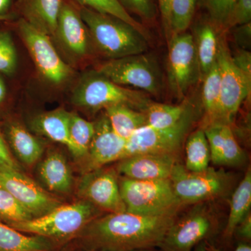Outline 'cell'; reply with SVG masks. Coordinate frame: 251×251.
<instances>
[{
	"mask_svg": "<svg viewBox=\"0 0 251 251\" xmlns=\"http://www.w3.org/2000/svg\"><path fill=\"white\" fill-rule=\"evenodd\" d=\"M231 175L224 170L209 167L205 171L191 172L176 163L170 181L183 205L200 204L227 196L232 186Z\"/></svg>",
	"mask_w": 251,
	"mask_h": 251,
	"instance_id": "cell-7",
	"label": "cell"
},
{
	"mask_svg": "<svg viewBox=\"0 0 251 251\" xmlns=\"http://www.w3.org/2000/svg\"><path fill=\"white\" fill-rule=\"evenodd\" d=\"M54 241L39 235H25L0 222V251H52Z\"/></svg>",
	"mask_w": 251,
	"mask_h": 251,
	"instance_id": "cell-24",
	"label": "cell"
},
{
	"mask_svg": "<svg viewBox=\"0 0 251 251\" xmlns=\"http://www.w3.org/2000/svg\"><path fill=\"white\" fill-rule=\"evenodd\" d=\"M193 251H207L206 250V243L202 242L201 244H198L197 247L195 248Z\"/></svg>",
	"mask_w": 251,
	"mask_h": 251,
	"instance_id": "cell-46",
	"label": "cell"
},
{
	"mask_svg": "<svg viewBox=\"0 0 251 251\" xmlns=\"http://www.w3.org/2000/svg\"><path fill=\"white\" fill-rule=\"evenodd\" d=\"M203 128L209 143L211 161L214 165L239 166L245 162V152L234 136L232 126L214 123Z\"/></svg>",
	"mask_w": 251,
	"mask_h": 251,
	"instance_id": "cell-18",
	"label": "cell"
},
{
	"mask_svg": "<svg viewBox=\"0 0 251 251\" xmlns=\"http://www.w3.org/2000/svg\"><path fill=\"white\" fill-rule=\"evenodd\" d=\"M219 31L207 18L197 23L195 27L194 34L192 35L202 78L217 62Z\"/></svg>",
	"mask_w": 251,
	"mask_h": 251,
	"instance_id": "cell-20",
	"label": "cell"
},
{
	"mask_svg": "<svg viewBox=\"0 0 251 251\" xmlns=\"http://www.w3.org/2000/svg\"><path fill=\"white\" fill-rule=\"evenodd\" d=\"M171 1L172 0H156L158 14L161 16L163 29L168 41L172 36L171 25H170Z\"/></svg>",
	"mask_w": 251,
	"mask_h": 251,
	"instance_id": "cell-39",
	"label": "cell"
},
{
	"mask_svg": "<svg viewBox=\"0 0 251 251\" xmlns=\"http://www.w3.org/2000/svg\"><path fill=\"white\" fill-rule=\"evenodd\" d=\"M206 247L207 251H221L214 247V246L209 245V244H206ZM234 251H251V247L249 244L242 243V244H239Z\"/></svg>",
	"mask_w": 251,
	"mask_h": 251,
	"instance_id": "cell-43",
	"label": "cell"
},
{
	"mask_svg": "<svg viewBox=\"0 0 251 251\" xmlns=\"http://www.w3.org/2000/svg\"><path fill=\"white\" fill-rule=\"evenodd\" d=\"M17 64V51L12 36L8 31H0V73L13 75Z\"/></svg>",
	"mask_w": 251,
	"mask_h": 251,
	"instance_id": "cell-35",
	"label": "cell"
},
{
	"mask_svg": "<svg viewBox=\"0 0 251 251\" xmlns=\"http://www.w3.org/2000/svg\"><path fill=\"white\" fill-rule=\"evenodd\" d=\"M168 80L175 97L183 98L201 77L193 35L179 33L168 41Z\"/></svg>",
	"mask_w": 251,
	"mask_h": 251,
	"instance_id": "cell-10",
	"label": "cell"
},
{
	"mask_svg": "<svg viewBox=\"0 0 251 251\" xmlns=\"http://www.w3.org/2000/svg\"><path fill=\"white\" fill-rule=\"evenodd\" d=\"M94 133V122L70 112L69 122V150L76 158L87 156Z\"/></svg>",
	"mask_w": 251,
	"mask_h": 251,
	"instance_id": "cell-29",
	"label": "cell"
},
{
	"mask_svg": "<svg viewBox=\"0 0 251 251\" xmlns=\"http://www.w3.org/2000/svg\"><path fill=\"white\" fill-rule=\"evenodd\" d=\"M185 168L191 172L205 171L211 162L210 150L204 128H198L188 135L186 143Z\"/></svg>",
	"mask_w": 251,
	"mask_h": 251,
	"instance_id": "cell-28",
	"label": "cell"
},
{
	"mask_svg": "<svg viewBox=\"0 0 251 251\" xmlns=\"http://www.w3.org/2000/svg\"><path fill=\"white\" fill-rule=\"evenodd\" d=\"M69 117L70 112L64 108L43 112L31 120V128L36 133L65 145L69 150Z\"/></svg>",
	"mask_w": 251,
	"mask_h": 251,
	"instance_id": "cell-22",
	"label": "cell"
},
{
	"mask_svg": "<svg viewBox=\"0 0 251 251\" xmlns=\"http://www.w3.org/2000/svg\"><path fill=\"white\" fill-rule=\"evenodd\" d=\"M175 216L109 213L95 218L81 231L91 251H133L159 247Z\"/></svg>",
	"mask_w": 251,
	"mask_h": 251,
	"instance_id": "cell-1",
	"label": "cell"
},
{
	"mask_svg": "<svg viewBox=\"0 0 251 251\" xmlns=\"http://www.w3.org/2000/svg\"><path fill=\"white\" fill-rule=\"evenodd\" d=\"M0 185L30 213L33 219L45 215L62 204L59 200L28 177L20 168H0Z\"/></svg>",
	"mask_w": 251,
	"mask_h": 251,
	"instance_id": "cell-13",
	"label": "cell"
},
{
	"mask_svg": "<svg viewBox=\"0 0 251 251\" xmlns=\"http://www.w3.org/2000/svg\"><path fill=\"white\" fill-rule=\"evenodd\" d=\"M72 103L78 108L97 112L115 105L144 111L151 100L142 91L117 85L97 72L86 75L75 87Z\"/></svg>",
	"mask_w": 251,
	"mask_h": 251,
	"instance_id": "cell-3",
	"label": "cell"
},
{
	"mask_svg": "<svg viewBox=\"0 0 251 251\" xmlns=\"http://www.w3.org/2000/svg\"><path fill=\"white\" fill-rule=\"evenodd\" d=\"M82 7L88 8L100 14L110 15L128 23L148 37L143 25L138 22L119 2L118 0H73Z\"/></svg>",
	"mask_w": 251,
	"mask_h": 251,
	"instance_id": "cell-31",
	"label": "cell"
},
{
	"mask_svg": "<svg viewBox=\"0 0 251 251\" xmlns=\"http://www.w3.org/2000/svg\"><path fill=\"white\" fill-rule=\"evenodd\" d=\"M198 0H172L170 25L172 35L185 32L192 23Z\"/></svg>",
	"mask_w": 251,
	"mask_h": 251,
	"instance_id": "cell-32",
	"label": "cell"
},
{
	"mask_svg": "<svg viewBox=\"0 0 251 251\" xmlns=\"http://www.w3.org/2000/svg\"><path fill=\"white\" fill-rule=\"evenodd\" d=\"M216 226L211 211L199 204L181 219H175L159 247L164 251H192L214 233Z\"/></svg>",
	"mask_w": 251,
	"mask_h": 251,
	"instance_id": "cell-11",
	"label": "cell"
},
{
	"mask_svg": "<svg viewBox=\"0 0 251 251\" xmlns=\"http://www.w3.org/2000/svg\"><path fill=\"white\" fill-rule=\"evenodd\" d=\"M196 112L189 103L184 116L173 126L154 128L146 125L126 140L124 158L140 153L176 155L196 122ZM123 158V159H124Z\"/></svg>",
	"mask_w": 251,
	"mask_h": 251,
	"instance_id": "cell-8",
	"label": "cell"
},
{
	"mask_svg": "<svg viewBox=\"0 0 251 251\" xmlns=\"http://www.w3.org/2000/svg\"><path fill=\"white\" fill-rule=\"evenodd\" d=\"M96 209L85 200L61 204L45 215L11 226L21 232L42 236L53 241L64 240L80 234L92 220Z\"/></svg>",
	"mask_w": 251,
	"mask_h": 251,
	"instance_id": "cell-5",
	"label": "cell"
},
{
	"mask_svg": "<svg viewBox=\"0 0 251 251\" xmlns=\"http://www.w3.org/2000/svg\"><path fill=\"white\" fill-rule=\"evenodd\" d=\"M201 100L206 119V125L222 123L221 104V77L218 62L202 77Z\"/></svg>",
	"mask_w": 251,
	"mask_h": 251,
	"instance_id": "cell-27",
	"label": "cell"
},
{
	"mask_svg": "<svg viewBox=\"0 0 251 251\" xmlns=\"http://www.w3.org/2000/svg\"><path fill=\"white\" fill-rule=\"evenodd\" d=\"M127 212L150 216H176L181 206L169 179L138 181L123 178L119 183Z\"/></svg>",
	"mask_w": 251,
	"mask_h": 251,
	"instance_id": "cell-4",
	"label": "cell"
},
{
	"mask_svg": "<svg viewBox=\"0 0 251 251\" xmlns=\"http://www.w3.org/2000/svg\"><path fill=\"white\" fill-rule=\"evenodd\" d=\"M94 124V136L86 156L88 158L89 171L120 161L125 157L126 140L114 132L105 114Z\"/></svg>",
	"mask_w": 251,
	"mask_h": 251,
	"instance_id": "cell-16",
	"label": "cell"
},
{
	"mask_svg": "<svg viewBox=\"0 0 251 251\" xmlns=\"http://www.w3.org/2000/svg\"><path fill=\"white\" fill-rule=\"evenodd\" d=\"M14 18V15L12 14L3 15V16H0V21H9Z\"/></svg>",
	"mask_w": 251,
	"mask_h": 251,
	"instance_id": "cell-47",
	"label": "cell"
},
{
	"mask_svg": "<svg viewBox=\"0 0 251 251\" xmlns=\"http://www.w3.org/2000/svg\"><path fill=\"white\" fill-rule=\"evenodd\" d=\"M105 114L112 130L126 140L136 130L147 125L145 112L125 105H115L105 109Z\"/></svg>",
	"mask_w": 251,
	"mask_h": 251,
	"instance_id": "cell-25",
	"label": "cell"
},
{
	"mask_svg": "<svg viewBox=\"0 0 251 251\" xmlns=\"http://www.w3.org/2000/svg\"><path fill=\"white\" fill-rule=\"evenodd\" d=\"M189 102L181 105L155 103L151 101L144 110L147 117V125L154 128H167L179 122L187 110Z\"/></svg>",
	"mask_w": 251,
	"mask_h": 251,
	"instance_id": "cell-30",
	"label": "cell"
},
{
	"mask_svg": "<svg viewBox=\"0 0 251 251\" xmlns=\"http://www.w3.org/2000/svg\"><path fill=\"white\" fill-rule=\"evenodd\" d=\"M128 13L139 16L143 21L153 23L158 15L156 0H118Z\"/></svg>",
	"mask_w": 251,
	"mask_h": 251,
	"instance_id": "cell-36",
	"label": "cell"
},
{
	"mask_svg": "<svg viewBox=\"0 0 251 251\" xmlns=\"http://www.w3.org/2000/svg\"><path fill=\"white\" fill-rule=\"evenodd\" d=\"M6 136L15 154L27 166H32L42 156V144L18 122L8 125Z\"/></svg>",
	"mask_w": 251,
	"mask_h": 251,
	"instance_id": "cell-23",
	"label": "cell"
},
{
	"mask_svg": "<svg viewBox=\"0 0 251 251\" xmlns=\"http://www.w3.org/2000/svg\"><path fill=\"white\" fill-rule=\"evenodd\" d=\"M54 37L64 49L76 58L87 55L90 46V34L82 21L80 11L71 3L62 1Z\"/></svg>",
	"mask_w": 251,
	"mask_h": 251,
	"instance_id": "cell-17",
	"label": "cell"
},
{
	"mask_svg": "<svg viewBox=\"0 0 251 251\" xmlns=\"http://www.w3.org/2000/svg\"><path fill=\"white\" fill-rule=\"evenodd\" d=\"M217 62L221 77L222 123L232 126L241 105L250 95L251 80L238 69L226 42L221 39Z\"/></svg>",
	"mask_w": 251,
	"mask_h": 251,
	"instance_id": "cell-12",
	"label": "cell"
},
{
	"mask_svg": "<svg viewBox=\"0 0 251 251\" xmlns=\"http://www.w3.org/2000/svg\"><path fill=\"white\" fill-rule=\"evenodd\" d=\"M79 11L92 41L109 59L146 52L148 36L128 23L82 6Z\"/></svg>",
	"mask_w": 251,
	"mask_h": 251,
	"instance_id": "cell-2",
	"label": "cell"
},
{
	"mask_svg": "<svg viewBox=\"0 0 251 251\" xmlns=\"http://www.w3.org/2000/svg\"><path fill=\"white\" fill-rule=\"evenodd\" d=\"M251 171L248 170L244 178L234 190L229 203L228 220L224 230V237L230 238L234 235L238 225L251 212Z\"/></svg>",
	"mask_w": 251,
	"mask_h": 251,
	"instance_id": "cell-26",
	"label": "cell"
},
{
	"mask_svg": "<svg viewBox=\"0 0 251 251\" xmlns=\"http://www.w3.org/2000/svg\"><path fill=\"white\" fill-rule=\"evenodd\" d=\"M234 28L233 35L238 45L242 49H247L251 46V22L236 26Z\"/></svg>",
	"mask_w": 251,
	"mask_h": 251,
	"instance_id": "cell-40",
	"label": "cell"
},
{
	"mask_svg": "<svg viewBox=\"0 0 251 251\" xmlns=\"http://www.w3.org/2000/svg\"><path fill=\"white\" fill-rule=\"evenodd\" d=\"M62 0H23L24 19L50 37L54 36Z\"/></svg>",
	"mask_w": 251,
	"mask_h": 251,
	"instance_id": "cell-21",
	"label": "cell"
},
{
	"mask_svg": "<svg viewBox=\"0 0 251 251\" xmlns=\"http://www.w3.org/2000/svg\"><path fill=\"white\" fill-rule=\"evenodd\" d=\"M251 22V0H236L227 29Z\"/></svg>",
	"mask_w": 251,
	"mask_h": 251,
	"instance_id": "cell-37",
	"label": "cell"
},
{
	"mask_svg": "<svg viewBox=\"0 0 251 251\" xmlns=\"http://www.w3.org/2000/svg\"><path fill=\"white\" fill-rule=\"evenodd\" d=\"M12 0H0V16L8 14Z\"/></svg>",
	"mask_w": 251,
	"mask_h": 251,
	"instance_id": "cell-44",
	"label": "cell"
},
{
	"mask_svg": "<svg viewBox=\"0 0 251 251\" xmlns=\"http://www.w3.org/2000/svg\"><path fill=\"white\" fill-rule=\"evenodd\" d=\"M6 92V86H5L4 80L0 77V103L4 100Z\"/></svg>",
	"mask_w": 251,
	"mask_h": 251,
	"instance_id": "cell-45",
	"label": "cell"
},
{
	"mask_svg": "<svg viewBox=\"0 0 251 251\" xmlns=\"http://www.w3.org/2000/svg\"><path fill=\"white\" fill-rule=\"evenodd\" d=\"M234 233H237L241 239L250 241L251 239V216L249 212L238 225Z\"/></svg>",
	"mask_w": 251,
	"mask_h": 251,
	"instance_id": "cell-42",
	"label": "cell"
},
{
	"mask_svg": "<svg viewBox=\"0 0 251 251\" xmlns=\"http://www.w3.org/2000/svg\"><path fill=\"white\" fill-rule=\"evenodd\" d=\"M151 251L148 250V249H142V250H136V251Z\"/></svg>",
	"mask_w": 251,
	"mask_h": 251,
	"instance_id": "cell-48",
	"label": "cell"
},
{
	"mask_svg": "<svg viewBox=\"0 0 251 251\" xmlns=\"http://www.w3.org/2000/svg\"><path fill=\"white\" fill-rule=\"evenodd\" d=\"M18 28L20 36L43 78L52 85H60L72 77L74 71L61 58L49 36L31 25L24 18L18 21Z\"/></svg>",
	"mask_w": 251,
	"mask_h": 251,
	"instance_id": "cell-9",
	"label": "cell"
},
{
	"mask_svg": "<svg viewBox=\"0 0 251 251\" xmlns=\"http://www.w3.org/2000/svg\"><path fill=\"white\" fill-rule=\"evenodd\" d=\"M77 190L82 200L109 213L126 211L113 170L99 168L90 171L81 179Z\"/></svg>",
	"mask_w": 251,
	"mask_h": 251,
	"instance_id": "cell-14",
	"label": "cell"
},
{
	"mask_svg": "<svg viewBox=\"0 0 251 251\" xmlns=\"http://www.w3.org/2000/svg\"><path fill=\"white\" fill-rule=\"evenodd\" d=\"M117 171L127 179L138 181L169 179L176 155L168 153H140L120 160Z\"/></svg>",
	"mask_w": 251,
	"mask_h": 251,
	"instance_id": "cell-15",
	"label": "cell"
},
{
	"mask_svg": "<svg viewBox=\"0 0 251 251\" xmlns=\"http://www.w3.org/2000/svg\"></svg>",
	"mask_w": 251,
	"mask_h": 251,
	"instance_id": "cell-49",
	"label": "cell"
},
{
	"mask_svg": "<svg viewBox=\"0 0 251 251\" xmlns=\"http://www.w3.org/2000/svg\"><path fill=\"white\" fill-rule=\"evenodd\" d=\"M38 174L43 184L51 192L70 193L72 190L73 176L70 167L64 155L51 151L41 161Z\"/></svg>",
	"mask_w": 251,
	"mask_h": 251,
	"instance_id": "cell-19",
	"label": "cell"
},
{
	"mask_svg": "<svg viewBox=\"0 0 251 251\" xmlns=\"http://www.w3.org/2000/svg\"><path fill=\"white\" fill-rule=\"evenodd\" d=\"M97 72L117 85L129 86L151 95H161L163 90V74L152 54L144 52L109 59L100 64Z\"/></svg>",
	"mask_w": 251,
	"mask_h": 251,
	"instance_id": "cell-6",
	"label": "cell"
},
{
	"mask_svg": "<svg viewBox=\"0 0 251 251\" xmlns=\"http://www.w3.org/2000/svg\"><path fill=\"white\" fill-rule=\"evenodd\" d=\"M32 219L30 213L0 185V222L12 226Z\"/></svg>",
	"mask_w": 251,
	"mask_h": 251,
	"instance_id": "cell-33",
	"label": "cell"
},
{
	"mask_svg": "<svg viewBox=\"0 0 251 251\" xmlns=\"http://www.w3.org/2000/svg\"><path fill=\"white\" fill-rule=\"evenodd\" d=\"M3 167L19 168V166L13 158L6 142L0 132V168H3Z\"/></svg>",
	"mask_w": 251,
	"mask_h": 251,
	"instance_id": "cell-41",
	"label": "cell"
},
{
	"mask_svg": "<svg viewBox=\"0 0 251 251\" xmlns=\"http://www.w3.org/2000/svg\"><path fill=\"white\" fill-rule=\"evenodd\" d=\"M236 0H198V6L219 31L227 30V24Z\"/></svg>",
	"mask_w": 251,
	"mask_h": 251,
	"instance_id": "cell-34",
	"label": "cell"
},
{
	"mask_svg": "<svg viewBox=\"0 0 251 251\" xmlns=\"http://www.w3.org/2000/svg\"><path fill=\"white\" fill-rule=\"evenodd\" d=\"M232 60L238 69L251 80V55L247 50L242 49L234 55H232Z\"/></svg>",
	"mask_w": 251,
	"mask_h": 251,
	"instance_id": "cell-38",
	"label": "cell"
}]
</instances>
